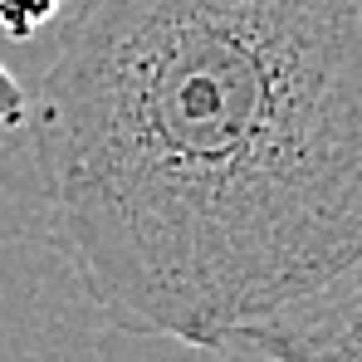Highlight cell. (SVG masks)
I'll return each mask as SVG.
<instances>
[{
  "label": "cell",
  "instance_id": "cell-1",
  "mask_svg": "<svg viewBox=\"0 0 362 362\" xmlns=\"http://www.w3.org/2000/svg\"><path fill=\"white\" fill-rule=\"evenodd\" d=\"M25 127L118 333L226 353L362 259L358 0H74Z\"/></svg>",
  "mask_w": 362,
  "mask_h": 362
},
{
  "label": "cell",
  "instance_id": "cell-2",
  "mask_svg": "<svg viewBox=\"0 0 362 362\" xmlns=\"http://www.w3.org/2000/svg\"><path fill=\"white\" fill-rule=\"evenodd\" d=\"M226 353L255 362H362V259L245 323Z\"/></svg>",
  "mask_w": 362,
  "mask_h": 362
},
{
  "label": "cell",
  "instance_id": "cell-3",
  "mask_svg": "<svg viewBox=\"0 0 362 362\" xmlns=\"http://www.w3.org/2000/svg\"><path fill=\"white\" fill-rule=\"evenodd\" d=\"M59 5L64 0H0V30L10 40H30L59 20Z\"/></svg>",
  "mask_w": 362,
  "mask_h": 362
},
{
  "label": "cell",
  "instance_id": "cell-4",
  "mask_svg": "<svg viewBox=\"0 0 362 362\" xmlns=\"http://www.w3.org/2000/svg\"><path fill=\"white\" fill-rule=\"evenodd\" d=\"M25 113H30V93H25L20 78L0 64V127H25Z\"/></svg>",
  "mask_w": 362,
  "mask_h": 362
},
{
  "label": "cell",
  "instance_id": "cell-5",
  "mask_svg": "<svg viewBox=\"0 0 362 362\" xmlns=\"http://www.w3.org/2000/svg\"><path fill=\"white\" fill-rule=\"evenodd\" d=\"M358 5H362V0H358Z\"/></svg>",
  "mask_w": 362,
  "mask_h": 362
}]
</instances>
